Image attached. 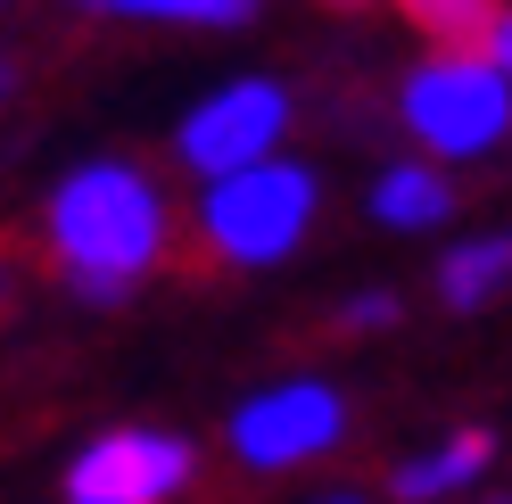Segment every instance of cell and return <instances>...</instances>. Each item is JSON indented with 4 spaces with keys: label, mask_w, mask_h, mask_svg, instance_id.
<instances>
[{
    "label": "cell",
    "mask_w": 512,
    "mask_h": 504,
    "mask_svg": "<svg viewBox=\"0 0 512 504\" xmlns=\"http://www.w3.org/2000/svg\"><path fill=\"white\" fill-rule=\"evenodd\" d=\"M166 199L141 166L124 157H91L50 191V265L75 281L91 306H116L133 281L166 265Z\"/></svg>",
    "instance_id": "cell-1"
},
{
    "label": "cell",
    "mask_w": 512,
    "mask_h": 504,
    "mask_svg": "<svg viewBox=\"0 0 512 504\" xmlns=\"http://www.w3.org/2000/svg\"><path fill=\"white\" fill-rule=\"evenodd\" d=\"M314 224V174L290 157H265L248 174L207 182L199 199V248L223 265H281Z\"/></svg>",
    "instance_id": "cell-2"
},
{
    "label": "cell",
    "mask_w": 512,
    "mask_h": 504,
    "mask_svg": "<svg viewBox=\"0 0 512 504\" xmlns=\"http://www.w3.org/2000/svg\"><path fill=\"white\" fill-rule=\"evenodd\" d=\"M405 124L430 157H479L512 133V83L488 67V50H438L405 83Z\"/></svg>",
    "instance_id": "cell-3"
},
{
    "label": "cell",
    "mask_w": 512,
    "mask_h": 504,
    "mask_svg": "<svg viewBox=\"0 0 512 504\" xmlns=\"http://www.w3.org/2000/svg\"><path fill=\"white\" fill-rule=\"evenodd\" d=\"M281 133H290V91H281V83H223L215 100H199L182 116V141L174 149H182L190 174L223 182V174L265 166Z\"/></svg>",
    "instance_id": "cell-4"
},
{
    "label": "cell",
    "mask_w": 512,
    "mask_h": 504,
    "mask_svg": "<svg viewBox=\"0 0 512 504\" xmlns=\"http://www.w3.org/2000/svg\"><path fill=\"white\" fill-rule=\"evenodd\" d=\"M190 463L199 455L174 430H108L67 463V504H174Z\"/></svg>",
    "instance_id": "cell-5"
},
{
    "label": "cell",
    "mask_w": 512,
    "mask_h": 504,
    "mask_svg": "<svg viewBox=\"0 0 512 504\" xmlns=\"http://www.w3.org/2000/svg\"><path fill=\"white\" fill-rule=\"evenodd\" d=\"M347 438V405L323 381H281V389H256L240 414H232V455L256 471H290L314 463Z\"/></svg>",
    "instance_id": "cell-6"
},
{
    "label": "cell",
    "mask_w": 512,
    "mask_h": 504,
    "mask_svg": "<svg viewBox=\"0 0 512 504\" xmlns=\"http://www.w3.org/2000/svg\"><path fill=\"white\" fill-rule=\"evenodd\" d=\"M496 463V430H455L446 447H430V455H413V463H397V504H438V496H455V488H471L479 471Z\"/></svg>",
    "instance_id": "cell-7"
},
{
    "label": "cell",
    "mask_w": 512,
    "mask_h": 504,
    "mask_svg": "<svg viewBox=\"0 0 512 504\" xmlns=\"http://www.w3.org/2000/svg\"><path fill=\"white\" fill-rule=\"evenodd\" d=\"M372 215L389 232H422V224H446L455 215V182H446L438 166H389L372 182Z\"/></svg>",
    "instance_id": "cell-8"
},
{
    "label": "cell",
    "mask_w": 512,
    "mask_h": 504,
    "mask_svg": "<svg viewBox=\"0 0 512 504\" xmlns=\"http://www.w3.org/2000/svg\"><path fill=\"white\" fill-rule=\"evenodd\" d=\"M504 281H512V232H488V240H471V248H455V257L438 265V298L455 314H471V306H488Z\"/></svg>",
    "instance_id": "cell-9"
},
{
    "label": "cell",
    "mask_w": 512,
    "mask_h": 504,
    "mask_svg": "<svg viewBox=\"0 0 512 504\" xmlns=\"http://www.w3.org/2000/svg\"><path fill=\"white\" fill-rule=\"evenodd\" d=\"M397 9L422 25L438 50H488L496 17H504V0H397Z\"/></svg>",
    "instance_id": "cell-10"
},
{
    "label": "cell",
    "mask_w": 512,
    "mask_h": 504,
    "mask_svg": "<svg viewBox=\"0 0 512 504\" xmlns=\"http://www.w3.org/2000/svg\"><path fill=\"white\" fill-rule=\"evenodd\" d=\"M100 17H166V25H248L256 0H75Z\"/></svg>",
    "instance_id": "cell-11"
},
{
    "label": "cell",
    "mask_w": 512,
    "mask_h": 504,
    "mask_svg": "<svg viewBox=\"0 0 512 504\" xmlns=\"http://www.w3.org/2000/svg\"><path fill=\"white\" fill-rule=\"evenodd\" d=\"M380 323H397V298L389 290H364V298L339 306V331H380Z\"/></svg>",
    "instance_id": "cell-12"
},
{
    "label": "cell",
    "mask_w": 512,
    "mask_h": 504,
    "mask_svg": "<svg viewBox=\"0 0 512 504\" xmlns=\"http://www.w3.org/2000/svg\"><path fill=\"white\" fill-rule=\"evenodd\" d=\"M488 67H496V75L512 83V9L496 17V34H488Z\"/></svg>",
    "instance_id": "cell-13"
},
{
    "label": "cell",
    "mask_w": 512,
    "mask_h": 504,
    "mask_svg": "<svg viewBox=\"0 0 512 504\" xmlns=\"http://www.w3.org/2000/svg\"><path fill=\"white\" fill-rule=\"evenodd\" d=\"M331 9H364V0H331Z\"/></svg>",
    "instance_id": "cell-14"
},
{
    "label": "cell",
    "mask_w": 512,
    "mask_h": 504,
    "mask_svg": "<svg viewBox=\"0 0 512 504\" xmlns=\"http://www.w3.org/2000/svg\"><path fill=\"white\" fill-rule=\"evenodd\" d=\"M0 306H9V273H0Z\"/></svg>",
    "instance_id": "cell-15"
},
{
    "label": "cell",
    "mask_w": 512,
    "mask_h": 504,
    "mask_svg": "<svg viewBox=\"0 0 512 504\" xmlns=\"http://www.w3.org/2000/svg\"><path fill=\"white\" fill-rule=\"evenodd\" d=\"M331 504H356V496H331Z\"/></svg>",
    "instance_id": "cell-16"
},
{
    "label": "cell",
    "mask_w": 512,
    "mask_h": 504,
    "mask_svg": "<svg viewBox=\"0 0 512 504\" xmlns=\"http://www.w3.org/2000/svg\"><path fill=\"white\" fill-rule=\"evenodd\" d=\"M488 504H512V496H488Z\"/></svg>",
    "instance_id": "cell-17"
}]
</instances>
